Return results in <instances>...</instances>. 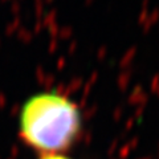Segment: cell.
I'll list each match as a JSON object with an SVG mask.
<instances>
[{
    "label": "cell",
    "mask_w": 159,
    "mask_h": 159,
    "mask_svg": "<svg viewBox=\"0 0 159 159\" xmlns=\"http://www.w3.org/2000/svg\"><path fill=\"white\" fill-rule=\"evenodd\" d=\"M82 129L77 103L58 92H41L23 103L19 116L20 138L45 154H62L74 145Z\"/></svg>",
    "instance_id": "1"
},
{
    "label": "cell",
    "mask_w": 159,
    "mask_h": 159,
    "mask_svg": "<svg viewBox=\"0 0 159 159\" xmlns=\"http://www.w3.org/2000/svg\"><path fill=\"white\" fill-rule=\"evenodd\" d=\"M40 159H70V158H68L64 154H45V155H41Z\"/></svg>",
    "instance_id": "2"
}]
</instances>
